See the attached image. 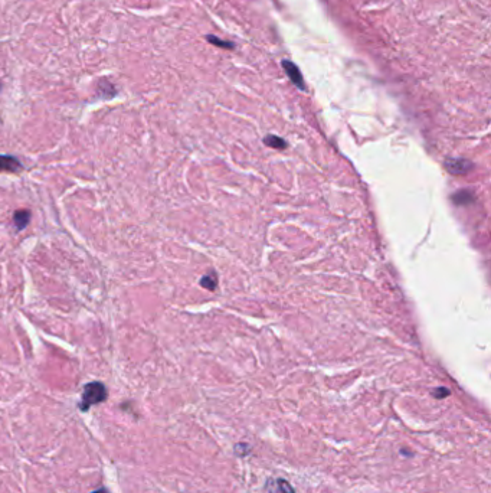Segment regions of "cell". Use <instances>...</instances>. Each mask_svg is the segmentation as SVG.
Listing matches in <instances>:
<instances>
[{"mask_svg":"<svg viewBox=\"0 0 491 493\" xmlns=\"http://www.w3.org/2000/svg\"><path fill=\"white\" fill-rule=\"evenodd\" d=\"M23 169L22 163L13 156L0 155V172L17 173Z\"/></svg>","mask_w":491,"mask_h":493,"instance_id":"277c9868","label":"cell"},{"mask_svg":"<svg viewBox=\"0 0 491 493\" xmlns=\"http://www.w3.org/2000/svg\"><path fill=\"white\" fill-rule=\"evenodd\" d=\"M91 493H110V492H108L105 487H101V489H98V490H95V492H91Z\"/></svg>","mask_w":491,"mask_h":493,"instance_id":"7c38bea8","label":"cell"},{"mask_svg":"<svg viewBox=\"0 0 491 493\" xmlns=\"http://www.w3.org/2000/svg\"><path fill=\"white\" fill-rule=\"evenodd\" d=\"M432 395L435 396V398H445V396L449 395V389L446 388H437L432 391Z\"/></svg>","mask_w":491,"mask_h":493,"instance_id":"30bf717a","label":"cell"},{"mask_svg":"<svg viewBox=\"0 0 491 493\" xmlns=\"http://www.w3.org/2000/svg\"><path fill=\"white\" fill-rule=\"evenodd\" d=\"M208 41H210L212 44H215L218 46H223V48H232V44L229 42H223L221 39H218L216 36H208Z\"/></svg>","mask_w":491,"mask_h":493,"instance_id":"8fae6325","label":"cell"},{"mask_svg":"<svg viewBox=\"0 0 491 493\" xmlns=\"http://www.w3.org/2000/svg\"><path fill=\"white\" fill-rule=\"evenodd\" d=\"M0 87H2V85H0Z\"/></svg>","mask_w":491,"mask_h":493,"instance_id":"5bb4252c","label":"cell"},{"mask_svg":"<svg viewBox=\"0 0 491 493\" xmlns=\"http://www.w3.org/2000/svg\"><path fill=\"white\" fill-rule=\"evenodd\" d=\"M108 396L107 388L103 382H89L84 387L82 391V401L80 404V410L88 411L91 405L104 403Z\"/></svg>","mask_w":491,"mask_h":493,"instance_id":"6da1fadb","label":"cell"},{"mask_svg":"<svg viewBox=\"0 0 491 493\" xmlns=\"http://www.w3.org/2000/svg\"><path fill=\"white\" fill-rule=\"evenodd\" d=\"M201 286H202V287H205L206 290H215V287H216V274H213V273H210V274H208V276L202 277Z\"/></svg>","mask_w":491,"mask_h":493,"instance_id":"ba28073f","label":"cell"},{"mask_svg":"<svg viewBox=\"0 0 491 493\" xmlns=\"http://www.w3.org/2000/svg\"><path fill=\"white\" fill-rule=\"evenodd\" d=\"M268 493H296L294 487L284 479H276L272 482H268Z\"/></svg>","mask_w":491,"mask_h":493,"instance_id":"5b68a950","label":"cell"},{"mask_svg":"<svg viewBox=\"0 0 491 493\" xmlns=\"http://www.w3.org/2000/svg\"><path fill=\"white\" fill-rule=\"evenodd\" d=\"M283 68H284V71L287 72V75L290 77V80L292 81V84H294V85H297L298 88H300L301 91H304L305 90L304 80H303V75H301V72H300V69H298L297 65H296V64H292L291 61L285 60L283 61Z\"/></svg>","mask_w":491,"mask_h":493,"instance_id":"3957f363","label":"cell"},{"mask_svg":"<svg viewBox=\"0 0 491 493\" xmlns=\"http://www.w3.org/2000/svg\"><path fill=\"white\" fill-rule=\"evenodd\" d=\"M0 123H2V119H0Z\"/></svg>","mask_w":491,"mask_h":493,"instance_id":"4fadbf2b","label":"cell"},{"mask_svg":"<svg viewBox=\"0 0 491 493\" xmlns=\"http://www.w3.org/2000/svg\"><path fill=\"white\" fill-rule=\"evenodd\" d=\"M264 143L269 146V147H274V149H284L287 147V142L281 139V137H277V136H267L264 139Z\"/></svg>","mask_w":491,"mask_h":493,"instance_id":"52a82bcc","label":"cell"},{"mask_svg":"<svg viewBox=\"0 0 491 493\" xmlns=\"http://www.w3.org/2000/svg\"><path fill=\"white\" fill-rule=\"evenodd\" d=\"M444 166L451 175H457V176L467 175L473 169V163L465 159H446Z\"/></svg>","mask_w":491,"mask_h":493,"instance_id":"7a4b0ae2","label":"cell"},{"mask_svg":"<svg viewBox=\"0 0 491 493\" xmlns=\"http://www.w3.org/2000/svg\"><path fill=\"white\" fill-rule=\"evenodd\" d=\"M30 221V212L28 210H17L13 214V224H15L16 230L21 231L25 230Z\"/></svg>","mask_w":491,"mask_h":493,"instance_id":"8992f818","label":"cell"},{"mask_svg":"<svg viewBox=\"0 0 491 493\" xmlns=\"http://www.w3.org/2000/svg\"><path fill=\"white\" fill-rule=\"evenodd\" d=\"M453 199H454L455 203H458V205H461V203H468L469 199H473V195L469 194L468 191H461V192L455 194L454 196H453Z\"/></svg>","mask_w":491,"mask_h":493,"instance_id":"9c48e42d","label":"cell"}]
</instances>
